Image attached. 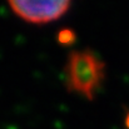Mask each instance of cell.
Here are the masks:
<instances>
[{"label": "cell", "mask_w": 129, "mask_h": 129, "mask_svg": "<svg viewBox=\"0 0 129 129\" xmlns=\"http://www.w3.org/2000/svg\"><path fill=\"white\" fill-rule=\"evenodd\" d=\"M64 78L70 93L91 100L104 79V63L88 49L74 50L68 55Z\"/></svg>", "instance_id": "1"}, {"label": "cell", "mask_w": 129, "mask_h": 129, "mask_svg": "<svg viewBox=\"0 0 129 129\" xmlns=\"http://www.w3.org/2000/svg\"><path fill=\"white\" fill-rule=\"evenodd\" d=\"M72 0H8L11 10L24 21L46 24L61 18Z\"/></svg>", "instance_id": "2"}]
</instances>
